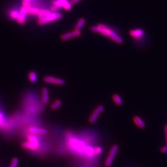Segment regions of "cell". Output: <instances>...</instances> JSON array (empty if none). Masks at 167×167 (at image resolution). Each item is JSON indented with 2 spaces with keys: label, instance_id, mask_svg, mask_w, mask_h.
<instances>
[{
  "label": "cell",
  "instance_id": "obj_1",
  "mask_svg": "<svg viewBox=\"0 0 167 167\" xmlns=\"http://www.w3.org/2000/svg\"><path fill=\"white\" fill-rule=\"evenodd\" d=\"M91 30L94 33H97L107 36L116 43L121 44L123 43V40L120 36L116 34L111 28H109L106 25L102 23L98 24L97 25L92 26Z\"/></svg>",
  "mask_w": 167,
  "mask_h": 167
},
{
  "label": "cell",
  "instance_id": "obj_2",
  "mask_svg": "<svg viewBox=\"0 0 167 167\" xmlns=\"http://www.w3.org/2000/svg\"><path fill=\"white\" fill-rule=\"evenodd\" d=\"M62 14L60 12H50L49 14L45 16H43L40 18H39L37 20L38 25H46L48 23L55 21L56 20H59L62 18Z\"/></svg>",
  "mask_w": 167,
  "mask_h": 167
},
{
  "label": "cell",
  "instance_id": "obj_3",
  "mask_svg": "<svg viewBox=\"0 0 167 167\" xmlns=\"http://www.w3.org/2000/svg\"><path fill=\"white\" fill-rule=\"evenodd\" d=\"M118 150H119V147L117 144H115L112 146L111 148L109 150L108 155L105 160V163H104L105 167H110L111 166L112 164H113L115 157L118 152Z\"/></svg>",
  "mask_w": 167,
  "mask_h": 167
},
{
  "label": "cell",
  "instance_id": "obj_4",
  "mask_svg": "<svg viewBox=\"0 0 167 167\" xmlns=\"http://www.w3.org/2000/svg\"><path fill=\"white\" fill-rule=\"evenodd\" d=\"M105 109L104 106L103 105H98L96 108L93 110L91 114L90 115V117L89 118L88 121L90 123H95L98 118H99L100 115L102 113Z\"/></svg>",
  "mask_w": 167,
  "mask_h": 167
},
{
  "label": "cell",
  "instance_id": "obj_5",
  "mask_svg": "<svg viewBox=\"0 0 167 167\" xmlns=\"http://www.w3.org/2000/svg\"><path fill=\"white\" fill-rule=\"evenodd\" d=\"M52 5L56 7L58 9L63 8L64 9L68 11L71 9L72 4L68 0H54Z\"/></svg>",
  "mask_w": 167,
  "mask_h": 167
},
{
  "label": "cell",
  "instance_id": "obj_6",
  "mask_svg": "<svg viewBox=\"0 0 167 167\" xmlns=\"http://www.w3.org/2000/svg\"><path fill=\"white\" fill-rule=\"evenodd\" d=\"M43 81L47 84H52L56 86H62L65 84L64 80L56 78L52 76H46L43 78Z\"/></svg>",
  "mask_w": 167,
  "mask_h": 167
},
{
  "label": "cell",
  "instance_id": "obj_7",
  "mask_svg": "<svg viewBox=\"0 0 167 167\" xmlns=\"http://www.w3.org/2000/svg\"><path fill=\"white\" fill-rule=\"evenodd\" d=\"M12 126V123L7 120L3 113L0 111V128L4 131H8Z\"/></svg>",
  "mask_w": 167,
  "mask_h": 167
},
{
  "label": "cell",
  "instance_id": "obj_8",
  "mask_svg": "<svg viewBox=\"0 0 167 167\" xmlns=\"http://www.w3.org/2000/svg\"><path fill=\"white\" fill-rule=\"evenodd\" d=\"M27 131L29 134L36 135H45L48 133L46 129L37 126H30L28 127Z\"/></svg>",
  "mask_w": 167,
  "mask_h": 167
},
{
  "label": "cell",
  "instance_id": "obj_9",
  "mask_svg": "<svg viewBox=\"0 0 167 167\" xmlns=\"http://www.w3.org/2000/svg\"><path fill=\"white\" fill-rule=\"evenodd\" d=\"M81 30H78L74 29L73 31L66 33L65 34H62L60 36V39L62 41H67L71 39L73 37H78L81 36Z\"/></svg>",
  "mask_w": 167,
  "mask_h": 167
},
{
  "label": "cell",
  "instance_id": "obj_10",
  "mask_svg": "<svg viewBox=\"0 0 167 167\" xmlns=\"http://www.w3.org/2000/svg\"><path fill=\"white\" fill-rule=\"evenodd\" d=\"M27 8L25 7H22L20 9V13H19V17L16 20L19 24L22 25L25 23L26 21L27 15Z\"/></svg>",
  "mask_w": 167,
  "mask_h": 167
},
{
  "label": "cell",
  "instance_id": "obj_11",
  "mask_svg": "<svg viewBox=\"0 0 167 167\" xmlns=\"http://www.w3.org/2000/svg\"><path fill=\"white\" fill-rule=\"evenodd\" d=\"M49 91L46 87H43L41 90V101L44 105H47L49 102Z\"/></svg>",
  "mask_w": 167,
  "mask_h": 167
},
{
  "label": "cell",
  "instance_id": "obj_12",
  "mask_svg": "<svg viewBox=\"0 0 167 167\" xmlns=\"http://www.w3.org/2000/svg\"><path fill=\"white\" fill-rule=\"evenodd\" d=\"M129 34L131 37L135 39H139L142 37L144 35V31L141 29H136L131 30L129 31Z\"/></svg>",
  "mask_w": 167,
  "mask_h": 167
},
{
  "label": "cell",
  "instance_id": "obj_13",
  "mask_svg": "<svg viewBox=\"0 0 167 167\" xmlns=\"http://www.w3.org/2000/svg\"><path fill=\"white\" fill-rule=\"evenodd\" d=\"M27 141L33 144L34 145L37 146L38 148H39L40 143V141L38 139V138L36 136V135L29 134L27 136Z\"/></svg>",
  "mask_w": 167,
  "mask_h": 167
},
{
  "label": "cell",
  "instance_id": "obj_14",
  "mask_svg": "<svg viewBox=\"0 0 167 167\" xmlns=\"http://www.w3.org/2000/svg\"><path fill=\"white\" fill-rule=\"evenodd\" d=\"M133 121L136 126H137L139 128L144 129L146 127L145 122L138 116H134L133 118Z\"/></svg>",
  "mask_w": 167,
  "mask_h": 167
},
{
  "label": "cell",
  "instance_id": "obj_15",
  "mask_svg": "<svg viewBox=\"0 0 167 167\" xmlns=\"http://www.w3.org/2000/svg\"><path fill=\"white\" fill-rule=\"evenodd\" d=\"M22 147L23 148L31 150V151H36L39 149L37 147L31 143L28 142L27 141L24 142L22 144Z\"/></svg>",
  "mask_w": 167,
  "mask_h": 167
},
{
  "label": "cell",
  "instance_id": "obj_16",
  "mask_svg": "<svg viewBox=\"0 0 167 167\" xmlns=\"http://www.w3.org/2000/svg\"><path fill=\"white\" fill-rule=\"evenodd\" d=\"M112 99L117 105L120 106L123 105V99L121 96L117 94H114L112 95Z\"/></svg>",
  "mask_w": 167,
  "mask_h": 167
},
{
  "label": "cell",
  "instance_id": "obj_17",
  "mask_svg": "<svg viewBox=\"0 0 167 167\" xmlns=\"http://www.w3.org/2000/svg\"><path fill=\"white\" fill-rule=\"evenodd\" d=\"M19 13H20V10L16 9H10L8 12L10 19L14 20H18L19 17Z\"/></svg>",
  "mask_w": 167,
  "mask_h": 167
},
{
  "label": "cell",
  "instance_id": "obj_18",
  "mask_svg": "<svg viewBox=\"0 0 167 167\" xmlns=\"http://www.w3.org/2000/svg\"><path fill=\"white\" fill-rule=\"evenodd\" d=\"M62 105V102L60 99H56L51 105V109L53 110H56L60 108Z\"/></svg>",
  "mask_w": 167,
  "mask_h": 167
},
{
  "label": "cell",
  "instance_id": "obj_19",
  "mask_svg": "<svg viewBox=\"0 0 167 167\" xmlns=\"http://www.w3.org/2000/svg\"><path fill=\"white\" fill-rule=\"evenodd\" d=\"M85 24V20L84 18H81L78 20V21L77 22L75 26V29L78 30H81V29L83 28L84 25Z\"/></svg>",
  "mask_w": 167,
  "mask_h": 167
},
{
  "label": "cell",
  "instance_id": "obj_20",
  "mask_svg": "<svg viewBox=\"0 0 167 167\" xmlns=\"http://www.w3.org/2000/svg\"><path fill=\"white\" fill-rule=\"evenodd\" d=\"M28 79L31 82L34 83L37 81V73L34 71H31L29 72L28 74Z\"/></svg>",
  "mask_w": 167,
  "mask_h": 167
},
{
  "label": "cell",
  "instance_id": "obj_21",
  "mask_svg": "<svg viewBox=\"0 0 167 167\" xmlns=\"http://www.w3.org/2000/svg\"><path fill=\"white\" fill-rule=\"evenodd\" d=\"M39 9H38L36 7H30L29 8H27V13L29 15H37L38 13L39 12Z\"/></svg>",
  "mask_w": 167,
  "mask_h": 167
},
{
  "label": "cell",
  "instance_id": "obj_22",
  "mask_svg": "<svg viewBox=\"0 0 167 167\" xmlns=\"http://www.w3.org/2000/svg\"><path fill=\"white\" fill-rule=\"evenodd\" d=\"M52 12L51 10H49L47 9H40L39 10V12L38 13V17L39 18H40V17H43V16H45L49 14L50 12Z\"/></svg>",
  "mask_w": 167,
  "mask_h": 167
},
{
  "label": "cell",
  "instance_id": "obj_23",
  "mask_svg": "<svg viewBox=\"0 0 167 167\" xmlns=\"http://www.w3.org/2000/svg\"><path fill=\"white\" fill-rule=\"evenodd\" d=\"M103 150L102 147L100 146H96V147L94 148V152L95 156H99L102 154Z\"/></svg>",
  "mask_w": 167,
  "mask_h": 167
},
{
  "label": "cell",
  "instance_id": "obj_24",
  "mask_svg": "<svg viewBox=\"0 0 167 167\" xmlns=\"http://www.w3.org/2000/svg\"><path fill=\"white\" fill-rule=\"evenodd\" d=\"M18 164H19V159L18 158H14L11 162L10 167H18Z\"/></svg>",
  "mask_w": 167,
  "mask_h": 167
},
{
  "label": "cell",
  "instance_id": "obj_25",
  "mask_svg": "<svg viewBox=\"0 0 167 167\" xmlns=\"http://www.w3.org/2000/svg\"><path fill=\"white\" fill-rule=\"evenodd\" d=\"M31 0H22V5L23 6L26 7L27 8H29L31 6Z\"/></svg>",
  "mask_w": 167,
  "mask_h": 167
},
{
  "label": "cell",
  "instance_id": "obj_26",
  "mask_svg": "<svg viewBox=\"0 0 167 167\" xmlns=\"http://www.w3.org/2000/svg\"><path fill=\"white\" fill-rule=\"evenodd\" d=\"M160 152L162 153H167V144L161 148Z\"/></svg>",
  "mask_w": 167,
  "mask_h": 167
},
{
  "label": "cell",
  "instance_id": "obj_27",
  "mask_svg": "<svg viewBox=\"0 0 167 167\" xmlns=\"http://www.w3.org/2000/svg\"><path fill=\"white\" fill-rule=\"evenodd\" d=\"M164 135H165V139L167 144V123L164 125Z\"/></svg>",
  "mask_w": 167,
  "mask_h": 167
},
{
  "label": "cell",
  "instance_id": "obj_28",
  "mask_svg": "<svg viewBox=\"0 0 167 167\" xmlns=\"http://www.w3.org/2000/svg\"><path fill=\"white\" fill-rule=\"evenodd\" d=\"M81 1V0H71L70 2H71L72 4H75L78 3L79 2H80Z\"/></svg>",
  "mask_w": 167,
  "mask_h": 167
}]
</instances>
